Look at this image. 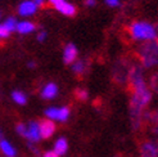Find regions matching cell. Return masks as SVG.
Here are the masks:
<instances>
[{"label": "cell", "mask_w": 158, "mask_h": 157, "mask_svg": "<svg viewBox=\"0 0 158 157\" xmlns=\"http://www.w3.org/2000/svg\"><path fill=\"white\" fill-rule=\"evenodd\" d=\"M55 9H57L58 12H60L62 14L68 15V17H72V15L76 14V8L72 4L66 3V2H62L58 5H55Z\"/></svg>", "instance_id": "10"}, {"label": "cell", "mask_w": 158, "mask_h": 157, "mask_svg": "<svg viewBox=\"0 0 158 157\" xmlns=\"http://www.w3.org/2000/svg\"><path fill=\"white\" fill-rule=\"evenodd\" d=\"M46 117L57 121H66L69 116V108L68 107H60V108H48L45 111Z\"/></svg>", "instance_id": "4"}, {"label": "cell", "mask_w": 158, "mask_h": 157, "mask_svg": "<svg viewBox=\"0 0 158 157\" xmlns=\"http://www.w3.org/2000/svg\"><path fill=\"white\" fill-rule=\"evenodd\" d=\"M37 9V5L34 2H23L18 6V13L21 15H31L34 14Z\"/></svg>", "instance_id": "9"}, {"label": "cell", "mask_w": 158, "mask_h": 157, "mask_svg": "<svg viewBox=\"0 0 158 157\" xmlns=\"http://www.w3.org/2000/svg\"><path fill=\"white\" fill-rule=\"evenodd\" d=\"M54 152L58 156H62L67 152V140L64 138H59L54 144Z\"/></svg>", "instance_id": "13"}, {"label": "cell", "mask_w": 158, "mask_h": 157, "mask_svg": "<svg viewBox=\"0 0 158 157\" xmlns=\"http://www.w3.org/2000/svg\"><path fill=\"white\" fill-rule=\"evenodd\" d=\"M44 157H58V155L55 153L54 151H48V152H45Z\"/></svg>", "instance_id": "23"}, {"label": "cell", "mask_w": 158, "mask_h": 157, "mask_svg": "<svg viewBox=\"0 0 158 157\" xmlns=\"http://www.w3.org/2000/svg\"><path fill=\"white\" fill-rule=\"evenodd\" d=\"M136 59L147 68L158 66V39L145 41L135 49Z\"/></svg>", "instance_id": "2"}, {"label": "cell", "mask_w": 158, "mask_h": 157, "mask_svg": "<svg viewBox=\"0 0 158 157\" xmlns=\"http://www.w3.org/2000/svg\"><path fill=\"white\" fill-rule=\"evenodd\" d=\"M12 98L17 104H25L26 103V95L22 91H18V90L13 91L12 93Z\"/></svg>", "instance_id": "15"}, {"label": "cell", "mask_w": 158, "mask_h": 157, "mask_svg": "<svg viewBox=\"0 0 158 157\" xmlns=\"http://www.w3.org/2000/svg\"><path fill=\"white\" fill-rule=\"evenodd\" d=\"M0 150H2V152L4 155H6L8 157H13L15 155V150L13 148V146H10L9 143L6 142V140L2 139L0 140Z\"/></svg>", "instance_id": "14"}, {"label": "cell", "mask_w": 158, "mask_h": 157, "mask_svg": "<svg viewBox=\"0 0 158 157\" xmlns=\"http://www.w3.org/2000/svg\"><path fill=\"white\" fill-rule=\"evenodd\" d=\"M75 97L78 100H86V99H88V91L84 90V89H77L75 91Z\"/></svg>", "instance_id": "19"}, {"label": "cell", "mask_w": 158, "mask_h": 157, "mask_svg": "<svg viewBox=\"0 0 158 157\" xmlns=\"http://www.w3.org/2000/svg\"><path fill=\"white\" fill-rule=\"evenodd\" d=\"M26 138L30 140L31 143L32 142H39L41 139L40 135V128H39V122L37 121H31L28 124V128L26 131Z\"/></svg>", "instance_id": "6"}, {"label": "cell", "mask_w": 158, "mask_h": 157, "mask_svg": "<svg viewBox=\"0 0 158 157\" xmlns=\"http://www.w3.org/2000/svg\"><path fill=\"white\" fill-rule=\"evenodd\" d=\"M126 34H127L132 40L149 41V40L156 39L157 31L151 23H148V22H132L127 27V32Z\"/></svg>", "instance_id": "3"}, {"label": "cell", "mask_w": 158, "mask_h": 157, "mask_svg": "<svg viewBox=\"0 0 158 157\" xmlns=\"http://www.w3.org/2000/svg\"><path fill=\"white\" fill-rule=\"evenodd\" d=\"M34 3H35L37 6H43V5H44V0H34Z\"/></svg>", "instance_id": "26"}, {"label": "cell", "mask_w": 158, "mask_h": 157, "mask_svg": "<svg viewBox=\"0 0 158 157\" xmlns=\"http://www.w3.org/2000/svg\"><path fill=\"white\" fill-rule=\"evenodd\" d=\"M57 93H58V88H57V85L53 84V83H49V84H46L43 90H41V97L44 99H52L54 98L55 95H57Z\"/></svg>", "instance_id": "11"}, {"label": "cell", "mask_w": 158, "mask_h": 157, "mask_svg": "<svg viewBox=\"0 0 158 157\" xmlns=\"http://www.w3.org/2000/svg\"><path fill=\"white\" fill-rule=\"evenodd\" d=\"M45 36H46V35H45V32H44V31H43V32H40V34H39V35H37V40H39V41H44V39H45Z\"/></svg>", "instance_id": "24"}, {"label": "cell", "mask_w": 158, "mask_h": 157, "mask_svg": "<svg viewBox=\"0 0 158 157\" xmlns=\"http://www.w3.org/2000/svg\"><path fill=\"white\" fill-rule=\"evenodd\" d=\"M77 57V49L73 44H67L64 50H63V62L66 65L73 63L75 59Z\"/></svg>", "instance_id": "8"}, {"label": "cell", "mask_w": 158, "mask_h": 157, "mask_svg": "<svg viewBox=\"0 0 158 157\" xmlns=\"http://www.w3.org/2000/svg\"><path fill=\"white\" fill-rule=\"evenodd\" d=\"M86 5H89V6H91V5H94L95 4V2H94V0H86Z\"/></svg>", "instance_id": "27"}, {"label": "cell", "mask_w": 158, "mask_h": 157, "mask_svg": "<svg viewBox=\"0 0 158 157\" xmlns=\"http://www.w3.org/2000/svg\"><path fill=\"white\" fill-rule=\"evenodd\" d=\"M10 32H12V31H10L9 28H8V26L5 25V23H3V25H0V40H3V39L8 37Z\"/></svg>", "instance_id": "17"}, {"label": "cell", "mask_w": 158, "mask_h": 157, "mask_svg": "<svg viewBox=\"0 0 158 157\" xmlns=\"http://www.w3.org/2000/svg\"><path fill=\"white\" fill-rule=\"evenodd\" d=\"M28 67H35V63H34V62H30V63H28Z\"/></svg>", "instance_id": "28"}, {"label": "cell", "mask_w": 158, "mask_h": 157, "mask_svg": "<svg viewBox=\"0 0 158 157\" xmlns=\"http://www.w3.org/2000/svg\"><path fill=\"white\" fill-rule=\"evenodd\" d=\"M127 83H129V89L131 91V99H130L131 121L134 125V129H139L141 121H143L144 108L149 104V102L152 99V93L145 84L143 68L139 65L130 67Z\"/></svg>", "instance_id": "1"}, {"label": "cell", "mask_w": 158, "mask_h": 157, "mask_svg": "<svg viewBox=\"0 0 158 157\" xmlns=\"http://www.w3.org/2000/svg\"><path fill=\"white\" fill-rule=\"evenodd\" d=\"M106 3H107L108 5H110V6H117L118 4H120V2H118V0H106Z\"/></svg>", "instance_id": "22"}, {"label": "cell", "mask_w": 158, "mask_h": 157, "mask_svg": "<svg viewBox=\"0 0 158 157\" xmlns=\"http://www.w3.org/2000/svg\"><path fill=\"white\" fill-rule=\"evenodd\" d=\"M72 70H73V72L77 74V75L84 74V72H85V62H84V61L76 62V63L73 65V67H72Z\"/></svg>", "instance_id": "16"}, {"label": "cell", "mask_w": 158, "mask_h": 157, "mask_svg": "<svg viewBox=\"0 0 158 157\" xmlns=\"http://www.w3.org/2000/svg\"><path fill=\"white\" fill-rule=\"evenodd\" d=\"M39 128H40V135L44 139L50 138L54 134V131H55V125L50 120H43V121H40V122H39Z\"/></svg>", "instance_id": "7"}, {"label": "cell", "mask_w": 158, "mask_h": 157, "mask_svg": "<svg viewBox=\"0 0 158 157\" xmlns=\"http://www.w3.org/2000/svg\"><path fill=\"white\" fill-rule=\"evenodd\" d=\"M35 28H36V26L34 23L27 22V21L19 22V23H17V26H15V30H17L19 34H30V32H32Z\"/></svg>", "instance_id": "12"}, {"label": "cell", "mask_w": 158, "mask_h": 157, "mask_svg": "<svg viewBox=\"0 0 158 157\" xmlns=\"http://www.w3.org/2000/svg\"><path fill=\"white\" fill-rule=\"evenodd\" d=\"M48 2H49L50 4H53V5L55 6V5H58L59 3H62V2H64V0H48Z\"/></svg>", "instance_id": "25"}, {"label": "cell", "mask_w": 158, "mask_h": 157, "mask_svg": "<svg viewBox=\"0 0 158 157\" xmlns=\"http://www.w3.org/2000/svg\"><path fill=\"white\" fill-rule=\"evenodd\" d=\"M151 89H152L156 94H158V72L154 74V75L151 77Z\"/></svg>", "instance_id": "18"}, {"label": "cell", "mask_w": 158, "mask_h": 157, "mask_svg": "<svg viewBox=\"0 0 158 157\" xmlns=\"http://www.w3.org/2000/svg\"><path fill=\"white\" fill-rule=\"evenodd\" d=\"M153 134L156 137V146H157V150H158V125H154V128H153Z\"/></svg>", "instance_id": "21"}, {"label": "cell", "mask_w": 158, "mask_h": 157, "mask_svg": "<svg viewBox=\"0 0 158 157\" xmlns=\"http://www.w3.org/2000/svg\"><path fill=\"white\" fill-rule=\"evenodd\" d=\"M26 131H27V128L23 124H18L17 125V133L22 137H26Z\"/></svg>", "instance_id": "20"}, {"label": "cell", "mask_w": 158, "mask_h": 157, "mask_svg": "<svg viewBox=\"0 0 158 157\" xmlns=\"http://www.w3.org/2000/svg\"><path fill=\"white\" fill-rule=\"evenodd\" d=\"M140 157H158V150L154 140H144L140 143Z\"/></svg>", "instance_id": "5"}]
</instances>
